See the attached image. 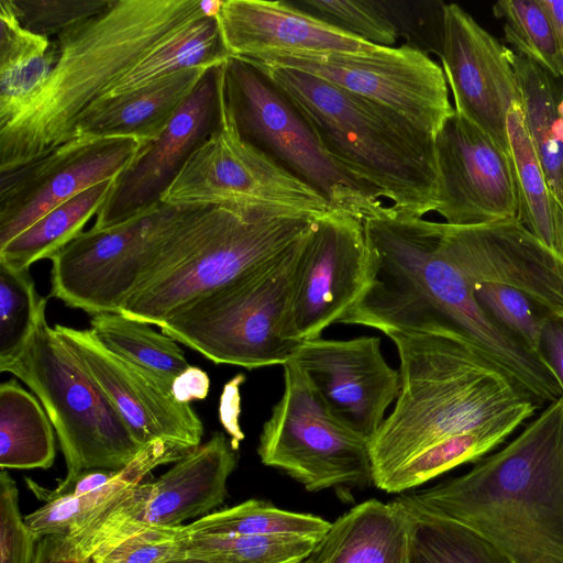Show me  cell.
<instances>
[{"mask_svg":"<svg viewBox=\"0 0 563 563\" xmlns=\"http://www.w3.org/2000/svg\"><path fill=\"white\" fill-rule=\"evenodd\" d=\"M510 51L459 4H445L439 58L452 91L454 110L507 153L508 111L515 101L522 102Z\"/></svg>","mask_w":563,"mask_h":563,"instance_id":"44dd1931","label":"cell"},{"mask_svg":"<svg viewBox=\"0 0 563 563\" xmlns=\"http://www.w3.org/2000/svg\"><path fill=\"white\" fill-rule=\"evenodd\" d=\"M244 60L320 78L395 111L434 139L454 113L442 67L405 44L373 53H273Z\"/></svg>","mask_w":563,"mask_h":563,"instance_id":"4fadbf2b","label":"cell"},{"mask_svg":"<svg viewBox=\"0 0 563 563\" xmlns=\"http://www.w3.org/2000/svg\"><path fill=\"white\" fill-rule=\"evenodd\" d=\"M302 238L276 258L181 308L159 325L162 333L216 364L283 366L301 344L285 340L282 325Z\"/></svg>","mask_w":563,"mask_h":563,"instance_id":"52a82bcc","label":"cell"},{"mask_svg":"<svg viewBox=\"0 0 563 563\" xmlns=\"http://www.w3.org/2000/svg\"><path fill=\"white\" fill-rule=\"evenodd\" d=\"M184 526L146 525L119 541L106 552L91 558L92 563H161L179 556Z\"/></svg>","mask_w":563,"mask_h":563,"instance_id":"ee69618b","label":"cell"},{"mask_svg":"<svg viewBox=\"0 0 563 563\" xmlns=\"http://www.w3.org/2000/svg\"><path fill=\"white\" fill-rule=\"evenodd\" d=\"M522 98L527 131L551 190L563 211V81L527 57L510 51Z\"/></svg>","mask_w":563,"mask_h":563,"instance_id":"f1b7e54d","label":"cell"},{"mask_svg":"<svg viewBox=\"0 0 563 563\" xmlns=\"http://www.w3.org/2000/svg\"><path fill=\"white\" fill-rule=\"evenodd\" d=\"M294 7L358 38L394 47L399 37L383 0H288Z\"/></svg>","mask_w":563,"mask_h":563,"instance_id":"ab89813d","label":"cell"},{"mask_svg":"<svg viewBox=\"0 0 563 563\" xmlns=\"http://www.w3.org/2000/svg\"><path fill=\"white\" fill-rule=\"evenodd\" d=\"M319 542L294 536L191 537L184 533L180 555L210 563H302Z\"/></svg>","mask_w":563,"mask_h":563,"instance_id":"8d00e7d4","label":"cell"},{"mask_svg":"<svg viewBox=\"0 0 563 563\" xmlns=\"http://www.w3.org/2000/svg\"><path fill=\"white\" fill-rule=\"evenodd\" d=\"M412 496L479 533L509 563H563V396L500 451Z\"/></svg>","mask_w":563,"mask_h":563,"instance_id":"3957f363","label":"cell"},{"mask_svg":"<svg viewBox=\"0 0 563 563\" xmlns=\"http://www.w3.org/2000/svg\"><path fill=\"white\" fill-rule=\"evenodd\" d=\"M113 179L93 185L45 213L0 247V263L15 269H29L33 263L51 258L79 235L89 219L97 214Z\"/></svg>","mask_w":563,"mask_h":563,"instance_id":"836d02e7","label":"cell"},{"mask_svg":"<svg viewBox=\"0 0 563 563\" xmlns=\"http://www.w3.org/2000/svg\"><path fill=\"white\" fill-rule=\"evenodd\" d=\"M236 450L222 432L190 450L166 473L151 482L143 523L177 527L206 516L223 504L227 482L238 462Z\"/></svg>","mask_w":563,"mask_h":563,"instance_id":"603a6c76","label":"cell"},{"mask_svg":"<svg viewBox=\"0 0 563 563\" xmlns=\"http://www.w3.org/2000/svg\"><path fill=\"white\" fill-rule=\"evenodd\" d=\"M384 5L405 45L427 55L440 57L444 38L442 1L383 0Z\"/></svg>","mask_w":563,"mask_h":563,"instance_id":"b9f144b4","label":"cell"},{"mask_svg":"<svg viewBox=\"0 0 563 563\" xmlns=\"http://www.w3.org/2000/svg\"><path fill=\"white\" fill-rule=\"evenodd\" d=\"M161 563H210V562L202 560V559L195 558V556L179 555V556L168 559Z\"/></svg>","mask_w":563,"mask_h":563,"instance_id":"816d5d0a","label":"cell"},{"mask_svg":"<svg viewBox=\"0 0 563 563\" xmlns=\"http://www.w3.org/2000/svg\"><path fill=\"white\" fill-rule=\"evenodd\" d=\"M330 413L367 442L400 391L399 371L385 360L378 336L302 342L290 358Z\"/></svg>","mask_w":563,"mask_h":563,"instance_id":"e0dca14e","label":"cell"},{"mask_svg":"<svg viewBox=\"0 0 563 563\" xmlns=\"http://www.w3.org/2000/svg\"><path fill=\"white\" fill-rule=\"evenodd\" d=\"M440 244L472 286L512 287L548 312L563 314V255L518 219L482 225L437 222Z\"/></svg>","mask_w":563,"mask_h":563,"instance_id":"d6986e66","label":"cell"},{"mask_svg":"<svg viewBox=\"0 0 563 563\" xmlns=\"http://www.w3.org/2000/svg\"><path fill=\"white\" fill-rule=\"evenodd\" d=\"M54 330L142 445L157 440L186 450L200 445L202 421L190 404L174 397L170 386L109 351L90 329L56 324Z\"/></svg>","mask_w":563,"mask_h":563,"instance_id":"ffe728a7","label":"cell"},{"mask_svg":"<svg viewBox=\"0 0 563 563\" xmlns=\"http://www.w3.org/2000/svg\"><path fill=\"white\" fill-rule=\"evenodd\" d=\"M472 290L479 307L500 328L537 354L548 311L519 290L498 283L478 282L472 285Z\"/></svg>","mask_w":563,"mask_h":563,"instance_id":"60d3db41","label":"cell"},{"mask_svg":"<svg viewBox=\"0 0 563 563\" xmlns=\"http://www.w3.org/2000/svg\"><path fill=\"white\" fill-rule=\"evenodd\" d=\"M113 0H11L20 23L41 36L58 35L110 7Z\"/></svg>","mask_w":563,"mask_h":563,"instance_id":"7bdbcfd3","label":"cell"},{"mask_svg":"<svg viewBox=\"0 0 563 563\" xmlns=\"http://www.w3.org/2000/svg\"><path fill=\"white\" fill-rule=\"evenodd\" d=\"M434 142L439 177L433 212L462 227L518 219L509 153L455 110Z\"/></svg>","mask_w":563,"mask_h":563,"instance_id":"2e32d148","label":"cell"},{"mask_svg":"<svg viewBox=\"0 0 563 563\" xmlns=\"http://www.w3.org/2000/svg\"><path fill=\"white\" fill-rule=\"evenodd\" d=\"M509 156L518 196V220L543 244L563 255V211L527 131L522 102L507 115Z\"/></svg>","mask_w":563,"mask_h":563,"instance_id":"83f0119b","label":"cell"},{"mask_svg":"<svg viewBox=\"0 0 563 563\" xmlns=\"http://www.w3.org/2000/svg\"><path fill=\"white\" fill-rule=\"evenodd\" d=\"M407 531L396 499H368L332 522L311 556L313 563H400L408 549Z\"/></svg>","mask_w":563,"mask_h":563,"instance_id":"d4e9b609","label":"cell"},{"mask_svg":"<svg viewBox=\"0 0 563 563\" xmlns=\"http://www.w3.org/2000/svg\"><path fill=\"white\" fill-rule=\"evenodd\" d=\"M202 15V0H113L103 12L56 35L48 77L0 126V172L71 140L79 120L113 84Z\"/></svg>","mask_w":563,"mask_h":563,"instance_id":"6da1fadb","label":"cell"},{"mask_svg":"<svg viewBox=\"0 0 563 563\" xmlns=\"http://www.w3.org/2000/svg\"><path fill=\"white\" fill-rule=\"evenodd\" d=\"M538 2L549 14L555 30L560 52L561 80L563 81V0H538Z\"/></svg>","mask_w":563,"mask_h":563,"instance_id":"f907efd6","label":"cell"},{"mask_svg":"<svg viewBox=\"0 0 563 563\" xmlns=\"http://www.w3.org/2000/svg\"><path fill=\"white\" fill-rule=\"evenodd\" d=\"M243 380L244 376L238 375L228 382L223 387L219 404V418L227 433L231 437L230 441L234 450H238L240 441L244 438L239 424V388Z\"/></svg>","mask_w":563,"mask_h":563,"instance_id":"7dc6e473","label":"cell"},{"mask_svg":"<svg viewBox=\"0 0 563 563\" xmlns=\"http://www.w3.org/2000/svg\"><path fill=\"white\" fill-rule=\"evenodd\" d=\"M210 379L208 374L197 366L189 365L178 375L172 385L174 397L183 402L205 399L209 393Z\"/></svg>","mask_w":563,"mask_h":563,"instance_id":"c3c4849f","label":"cell"},{"mask_svg":"<svg viewBox=\"0 0 563 563\" xmlns=\"http://www.w3.org/2000/svg\"><path fill=\"white\" fill-rule=\"evenodd\" d=\"M537 354L556 379L563 396V314L547 312Z\"/></svg>","mask_w":563,"mask_h":563,"instance_id":"bcb514c9","label":"cell"},{"mask_svg":"<svg viewBox=\"0 0 563 563\" xmlns=\"http://www.w3.org/2000/svg\"><path fill=\"white\" fill-rule=\"evenodd\" d=\"M189 451L162 440L148 443L107 485L82 496L49 499L27 515L25 523L40 539L73 536L111 508L131 487L142 483L155 467L175 463Z\"/></svg>","mask_w":563,"mask_h":563,"instance_id":"484cf974","label":"cell"},{"mask_svg":"<svg viewBox=\"0 0 563 563\" xmlns=\"http://www.w3.org/2000/svg\"><path fill=\"white\" fill-rule=\"evenodd\" d=\"M284 389L260 433L261 462L308 492L373 483L368 442L335 419L289 360Z\"/></svg>","mask_w":563,"mask_h":563,"instance_id":"7c38bea8","label":"cell"},{"mask_svg":"<svg viewBox=\"0 0 563 563\" xmlns=\"http://www.w3.org/2000/svg\"><path fill=\"white\" fill-rule=\"evenodd\" d=\"M400 391L368 441L375 485L426 448L534 400L472 342L452 334L391 331ZM536 401V400H534Z\"/></svg>","mask_w":563,"mask_h":563,"instance_id":"277c9868","label":"cell"},{"mask_svg":"<svg viewBox=\"0 0 563 563\" xmlns=\"http://www.w3.org/2000/svg\"><path fill=\"white\" fill-rule=\"evenodd\" d=\"M217 129L196 148L165 192L172 206H221L295 213L317 219L329 203L239 134L221 82Z\"/></svg>","mask_w":563,"mask_h":563,"instance_id":"8fae6325","label":"cell"},{"mask_svg":"<svg viewBox=\"0 0 563 563\" xmlns=\"http://www.w3.org/2000/svg\"><path fill=\"white\" fill-rule=\"evenodd\" d=\"M254 66L291 101L335 163L388 200L397 214L433 211L439 177L434 137L395 111L309 74Z\"/></svg>","mask_w":563,"mask_h":563,"instance_id":"5b68a950","label":"cell"},{"mask_svg":"<svg viewBox=\"0 0 563 563\" xmlns=\"http://www.w3.org/2000/svg\"><path fill=\"white\" fill-rule=\"evenodd\" d=\"M53 424L42 404L15 379L0 385V466L48 468L55 460Z\"/></svg>","mask_w":563,"mask_h":563,"instance_id":"d6a6232c","label":"cell"},{"mask_svg":"<svg viewBox=\"0 0 563 563\" xmlns=\"http://www.w3.org/2000/svg\"><path fill=\"white\" fill-rule=\"evenodd\" d=\"M364 288L339 321L391 331L459 335L504 368L523 346L477 303L472 286L440 244L437 222L401 217L390 206L363 221Z\"/></svg>","mask_w":563,"mask_h":563,"instance_id":"7a4b0ae2","label":"cell"},{"mask_svg":"<svg viewBox=\"0 0 563 563\" xmlns=\"http://www.w3.org/2000/svg\"><path fill=\"white\" fill-rule=\"evenodd\" d=\"M38 540L21 516L15 482L1 470L0 563H33Z\"/></svg>","mask_w":563,"mask_h":563,"instance_id":"f6af8a7d","label":"cell"},{"mask_svg":"<svg viewBox=\"0 0 563 563\" xmlns=\"http://www.w3.org/2000/svg\"><path fill=\"white\" fill-rule=\"evenodd\" d=\"M229 57L217 18L202 15L156 46L113 84L96 104L139 90L187 68L221 65Z\"/></svg>","mask_w":563,"mask_h":563,"instance_id":"4dcf8cb0","label":"cell"},{"mask_svg":"<svg viewBox=\"0 0 563 563\" xmlns=\"http://www.w3.org/2000/svg\"><path fill=\"white\" fill-rule=\"evenodd\" d=\"M493 14L504 20L505 38L514 52L561 79L555 30L538 0H501L493 5Z\"/></svg>","mask_w":563,"mask_h":563,"instance_id":"74e56055","label":"cell"},{"mask_svg":"<svg viewBox=\"0 0 563 563\" xmlns=\"http://www.w3.org/2000/svg\"><path fill=\"white\" fill-rule=\"evenodd\" d=\"M221 82L241 137L317 190L331 211L364 221L386 210L375 191L335 163L297 108L260 68L229 57L221 65Z\"/></svg>","mask_w":563,"mask_h":563,"instance_id":"ba28073f","label":"cell"},{"mask_svg":"<svg viewBox=\"0 0 563 563\" xmlns=\"http://www.w3.org/2000/svg\"><path fill=\"white\" fill-rule=\"evenodd\" d=\"M408 528V563H509L470 527L421 505L412 495L396 498Z\"/></svg>","mask_w":563,"mask_h":563,"instance_id":"1f68e13d","label":"cell"},{"mask_svg":"<svg viewBox=\"0 0 563 563\" xmlns=\"http://www.w3.org/2000/svg\"><path fill=\"white\" fill-rule=\"evenodd\" d=\"M189 208L162 202L121 224L82 231L49 258L51 295L91 316L118 312L169 261Z\"/></svg>","mask_w":563,"mask_h":563,"instance_id":"30bf717a","label":"cell"},{"mask_svg":"<svg viewBox=\"0 0 563 563\" xmlns=\"http://www.w3.org/2000/svg\"><path fill=\"white\" fill-rule=\"evenodd\" d=\"M230 57L273 53H373L382 46L343 32L286 1L223 0L217 15Z\"/></svg>","mask_w":563,"mask_h":563,"instance_id":"7402d4cb","label":"cell"},{"mask_svg":"<svg viewBox=\"0 0 563 563\" xmlns=\"http://www.w3.org/2000/svg\"><path fill=\"white\" fill-rule=\"evenodd\" d=\"M46 301L38 296L29 269L0 263V369L23 351Z\"/></svg>","mask_w":563,"mask_h":563,"instance_id":"f35d334b","label":"cell"},{"mask_svg":"<svg viewBox=\"0 0 563 563\" xmlns=\"http://www.w3.org/2000/svg\"><path fill=\"white\" fill-rule=\"evenodd\" d=\"M536 404L534 400H528L475 428L426 448L397 466L375 486L387 493H402L455 466L476 461L530 418L537 409Z\"/></svg>","mask_w":563,"mask_h":563,"instance_id":"4316f807","label":"cell"},{"mask_svg":"<svg viewBox=\"0 0 563 563\" xmlns=\"http://www.w3.org/2000/svg\"><path fill=\"white\" fill-rule=\"evenodd\" d=\"M144 145L132 136H75L25 165L0 172V247L71 197L115 178Z\"/></svg>","mask_w":563,"mask_h":563,"instance_id":"9a60e30c","label":"cell"},{"mask_svg":"<svg viewBox=\"0 0 563 563\" xmlns=\"http://www.w3.org/2000/svg\"><path fill=\"white\" fill-rule=\"evenodd\" d=\"M33 563H91V560H81L63 554L56 537L46 536L37 542Z\"/></svg>","mask_w":563,"mask_h":563,"instance_id":"681fc988","label":"cell"},{"mask_svg":"<svg viewBox=\"0 0 563 563\" xmlns=\"http://www.w3.org/2000/svg\"><path fill=\"white\" fill-rule=\"evenodd\" d=\"M400 563H408V549H407L406 555L404 556V559Z\"/></svg>","mask_w":563,"mask_h":563,"instance_id":"f5cc1de1","label":"cell"},{"mask_svg":"<svg viewBox=\"0 0 563 563\" xmlns=\"http://www.w3.org/2000/svg\"><path fill=\"white\" fill-rule=\"evenodd\" d=\"M221 65L206 70L159 137L144 145L113 179L92 229L121 224L162 203L191 154L219 124Z\"/></svg>","mask_w":563,"mask_h":563,"instance_id":"ac0fdd59","label":"cell"},{"mask_svg":"<svg viewBox=\"0 0 563 563\" xmlns=\"http://www.w3.org/2000/svg\"><path fill=\"white\" fill-rule=\"evenodd\" d=\"M367 258L363 220L343 211L314 219L300 242L282 336L302 343L339 323L364 288Z\"/></svg>","mask_w":563,"mask_h":563,"instance_id":"5bb4252c","label":"cell"},{"mask_svg":"<svg viewBox=\"0 0 563 563\" xmlns=\"http://www.w3.org/2000/svg\"><path fill=\"white\" fill-rule=\"evenodd\" d=\"M55 62L54 43L25 29L11 0H0V126L42 86Z\"/></svg>","mask_w":563,"mask_h":563,"instance_id":"f546056e","label":"cell"},{"mask_svg":"<svg viewBox=\"0 0 563 563\" xmlns=\"http://www.w3.org/2000/svg\"><path fill=\"white\" fill-rule=\"evenodd\" d=\"M314 219L287 212L218 206L202 241L180 263L135 290L120 313L159 327L197 299L285 253Z\"/></svg>","mask_w":563,"mask_h":563,"instance_id":"9c48e42d","label":"cell"},{"mask_svg":"<svg viewBox=\"0 0 563 563\" xmlns=\"http://www.w3.org/2000/svg\"><path fill=\"white\" fill-rule=\"evenodd\" d=\"M312 554V553H311ZM302 563H313V559L310 555L307 560H305Z\"/></svg>","mask_w":563,"mask_h":563,"instance_id":"db71d44e","label":"cell"},{"mask_svg":"<svg viewBox=\"0 0 563 563\" xmlns=\"http://www.w3.org/2000/svg\"><path fill=\"white\" fill-rule=\"evenodd\" d=\"M90 330L109 351L170 387L189 366L174 339L120 312L93 314Z\"/></svg>","mask_w":563,"mask_h":563,"instance_id":"e575fe53","label":"cell"},{"mask_svg":"<svg viewBox=\"0 0 563 563\" xmlns=\"http://www.w3.org/2000/svg\"><path fill=\"white\" fill-rule=\"evenodd\" d=\"M0 371L20 378L41 401L66 461L65 478L95 468L120 471L145 446L48 325L45 309L23 351Z\"/></svg>","mask_w":563,"mask_h":563,"instance_id":"8992f818","label":"cell"},{"mask_svg":"<svg viewBox=\"0 0 563 563\" xmlns=\"http://www.w3.org/2000/svg\"><path fill=\"white\" fill-rule=\"evenodd\" d=\"M331 523L319 516L289 511L264 500L249 499L184 526V533L191 537L294 536L321 541Z\"/></svg>","mask_w":563,"mask_h":563,"instance_id":"d590c367","label":"cell"},{"mask_svg":"<svg viewBox=\"0 0 563 563\" xmlns=\"http://www.w3.org/2000/svg\"><path fill=\"white\" fill-rule=\"evenodd\" d=\"M208 68H187L96 104L79 120L74 137L132 136L145 145L155 141Z\"/></svg>","mask_w":563,"mask_h":563,"instance_id":"cb8c5ba5","label":"cell"}]
</instances>
